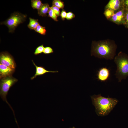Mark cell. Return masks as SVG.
I'll return each mask as SVG.
<instances>
[{
    "label": "cell",
    "instance_id": "obj_25",
    "mask_svg": "<svg viewBox=\"0 0 128 128\" xmlns=\"http://www.w3.org/2000/svg\"><path fill=\"white\" fill-rule=\"evenodd\" d=\"M123 5L125 9L128 10V0H124Z\"/></svg>",
    "mask_w": 128,
    "mask_h": 128
},
{
    "label": "cell",
    "instance_id": "obj_10",
    "mask_svg": "<svg viewBox=\"0 0 128 128\" xmlns=\"http://www.w3.org/2000/svg\"><path fill=\"white\" fill-rule=\"evenodd\" d=\"M32 62L36 68V71L35 74L32 77H31V80L33 79L38 76L42 75L47 73H56L58 72V71H50L46 69L45 68L42 66H38L34 62L33 60Z\"/></svg>",
    "mask_w": 128,
    "mask_h": 128
},
{
    "label": "cell",
    "instance_id": "obj_7",
    "mask_svg": "<svg viewBox=\"0 0 128 128\" xmlns=\"http://www.w3.org/2000/svg\"><path fill=\"white\" fill-rule=\"evenodd\" d=\"M125 9L123 8L114 13L112 17L108 20L117 24L124 23Z\"/></svg>",
    "mask_w": 128,
    "mask_h": 128
},
{
    "label": "cell",
    "instance_id": "obj_11",
    "mask_svg": "<svg viewBox=\"0 0 128 128\" xmlns=\"http://www.w3.org/2000/svg\"><path fill=\"white\" fill-rule=\"evenodd\" d=\"M15 69L0 64V78L12 76Z\"/></svg>",
    "mask_w": 128,
    "mask_h": 128
},
{
    "label": "cell",
    "instance_id": "obj_2",
    "mask_svg": "<svg viewBox=\"0 0 128 128\" xmlns=\"http://www.w3.org/2000/svg\"><path fill=\"white\" fill-rule=\"evenodd\" d=\"M91 97L96 114L100 116L108 115L119 102L116 98L104 97L101 94L94 95Z\"/></svg>",
    "mask_w": 128,
    "mask_h": 128
},
{
    "label": "cell",
    "instance_id": "obj_16",
    "mask_svg": "<svg viewBox=\"0 0 128 128\" xmlns=\"http://www.w3.org/2000/svg\"><path fill=\"white\" fill-rule=\"evenodd\" d=\"M52 5L59 9H62L64 8V5L63 2L60 0H54L52 2Z\"/></svg>",
    "mask_w": 128,
    "mask_h": 128
},
{
    "label": "cell",
    "instance_id": "obj_13",
    "mask_svg": "<svg viewBox=\"0 0 128 128\" xmlns=\"http://www.w3.org/2000/svg\"><path fill=\"white\" fill-rule=\"evenodd\" d=\"M29 21L27 25L28 28L31 30H34L39 25V23L38 19L29 18Z\"/></svg>",
    "mask_w": 128,
    "mask_h": 128
},
{
    "label": "cell",
    "instance_id": "obj_15",
    "mask_svg": "<svg viewBox=\"0 0 128 128\" xmlns=\"http://www.w3.org/2000/svg\"><path fill=\"white\" fill-rule=\"evenodd\" d=\"M34 30L35 32L42 35H45L46 33V30L45 27L40 24L37 26Z\"/></svg>",
    "mask_w": 128,
    "mask_h": 128
},
{
    "label": "cell",
    "instance_id": "obj_19",
    "mask_svg": "<svg viewBox=\"0 0 128 128\" xmlns=\"http://www.w3.org/2000/svg\"><path fill=\"white\" fill-rule=\"evenodd\" d=\"M44 47L43 45H40L37 48L34 52L35 55H37L43 52Z\"/></svg>",
    "mask_w": 128,
    "mask_h": 128
},
{
    "label": "cell",
    "instance_id": "obj_24",
    "mask_svg": "<svg viewBox=\"0 0 128 128\" xmlns=\"http://www.w3.org/2000/svg\"><path fill=\"white\" fill-rule=\"evenodd\" d=\"M67 13L66 11L64 9H63L61 11L60 13V15L61 19L63 20H64L66 18Z\"/></svg>",
    "mask_w": 128,
    "mask_h": 128
},
{
    "label": "cell",
    "instance_id": "obj_12",
    "mask_svg": "<svg viewBox=\"0 0 128 128\" xmlns=\"http://www.w3.org/2000/svg\"><path fill=\"white\" fill-rule=\"evenodd\" d=\"M50 7L48 3H45L41 8L38 10V14L39 16L42 17H46L47 16Z\"/></svg>",
    "mask_w": 128,
    "mask_h": 128
},
{
    "label": "cell",
    "instance_id": "obj_9",
    "mask_svg": "<svg viewBox=\"0 0 128 128\" xmlns=\"http://www.w3.org/2000/svg\"><path fill=\"white\" fill-rule=\"evenodd\" d=\"M97 79L101 82H105L109 78L110 76L109 70L106 67L101 68L98 72Z\"/></svg>",
    "mask_w": 128,
    "mask_h": 128
},
{
    "label": "cell",
    "instance_id": "obj_14",
    "mask_svg": "<svg viewBox=\"0 0 128 128\" xmlns=\"http://www.w3.org/2000/svg\"><path fill=\"white\" fill-rule=\"evenodd\" d=\"M31 6L33 9L38 10L41 8L43 4L40 0H31Z\"/></svg>",
    "mask_w": 128,
    "mask_h": 128
},
{
    "label": "cell",
    "instance_id": "obj_23",
    "mask_svg": "<svg viewBox=\"0 0 128 128\" xmlns=\"http://www.w3.org/2000/svg\"><path fill=\"white\" fill-rule=\"evenodd\" d=\"M124 25L128 28V10L125 9L124 23Z\"/></svg>",
    "mask_w": 128,
    "mask_h": 128
},
{
    "label": "cell",
    "instance_id": "obj_18",
    "mask_svg": "<svg viewBox=\"0 0 128 128\" xmlns=\"http://www.w3.org/2000/svg\"><path fill=\"white\" fill-rule=\"evenodd\" d=\"M48 13V17L51 18L55 21H58L57 18L58 16L51 7H50Z\"/></svg>",
    "mask_w": 128,
    "mask_h": 128
},
{
    "label": "cell",
    "instance_id": "obj_3",
    "mask_svg": "<svg viewBox=\"0 0 128 128\" xmlns=\"http://www.w3.org/2000/svg\"><path fill=\"white\" fill-rule=\"evenodd\" d=\"M114 62L117 67L115 75L120 82L128 76V55L120 51L115 57Z\"/></svg>",
    "mask_w": 128,
    "mask_h": 128
},
{
    "label": "cell",
    "instance_id": "obj_8",
    "mask_svg": "<svg viewBox=\"0 0 128 128\" xmlns=\"http://www.w3.org/2000/svg\"><path fill=\"white\" fill-rule=\"evenodd\" d=\"M123 2V0H110L105 6V9H110L115 13L124 7Z\"/></svg>",
    "mask_w": 128,
    "mask_h": 128
},
{
    "label": "cell",
    "instance_id": "obj_21",
    "mask_svg": "<svg viewBox=\"0 0 128 128\" xmlns=\"http://www.w3.org/2000/svg\"><path fill=\"white\" fill-rule=\"evenodd\" d=\"M50 7L58 17L60 16V12L59 8L53 5Z\"/></svg>",
    "mask_w": 128,
    "mask_h": 128
},
{
    "label": "cell",
    "instance_id": "obj_26",
    "mask_svg": "<svg viewBox=\"0 0 128 128\" xmlns=\"http://www.w3.org/2000/svg\"><path fill=\"white\" fill-rule=\"evenodd\" d=\"M75 128L74 127H73L72 128Z\"/></svg>",
    "mask_w": 128,
    "mask_h": 128
},
{
    "label": "cell",
    "instance_id": "obj_5",
    "mask_svg": "<svg viewBox=\"0 0 128 128\" xmlns=\"http://www.w3.org/2000/svg\"><path fill=\"white\" fill-rule=\"evenodd\" d=\"M27 15L18 12H14L5 21L1 22V24H4L9 28V32L12 33L20 24L26 20Z\"/></svg>",
    "mask_w": 128,
    "mask_h": 128
},
{
    "label": "cell",
    "instance_id": "obj_1",
    "mask_svg": "<svg viewBox=\"0 0 128 128\" xmlns=\"http://www.w3.org/2000/svg\"><path fill=\"white\" fill-rule=\"evenodd\" d=\"M117 48L116 44L113 40L107 39L98 41H92L91 55L100 59L112 60L115 57Z\"/></svg>",
    "mask_w": 128,
    "mask_h": 128
},
{
    "label": "cell",
    "instance_id": "obj_22",
    "mask_svg": "<svg viewBox=\"0 0 128 128\" xmlns=\"http://www.w3.org/2000/svg\"><path fill=\"white\" fill-rule=\"evenodd\" d=\"M75 15L72 12H69L67 13L66 18L67 20H71L74 18Z\"/></svg>",
    "mask_w": 128,
    "mask_h": 128
},
{
    "label": "cell",
    "instance_id": "obj_4",
    "mask_svg": "<svg viewBox=\"0 0 128 128\" xmlns=\"http://www.w3.org/2000/svg\"><path fill=\"white\" fill-rule=\"evenodd\" d=\"M18 81V80L12 76L0 79V95L2 100L9 105L12 110L14 116L15 117L14 112L10 105L8 101L7 96L10 88Z\"/></svg>",
    "mask_w": 128,
    "mask_h": 128
},
{
    "label": "cell",
    "instance_id": "obj_17",
    "mask_svg": "<svg viewBox=\"0 0 128 128\" xmlns=\"http://www.w3.org/2000/svg\"><path fill=\"white\" fill-rule=\"evenodd\" d=\"M114 13L113 11L107 9H105L104 14L106 19L109 20L112 17Z\"/></svg>",
    "mask_w": 128,
    "mask_h": 128
},
{
    "label": "cell",
    "instance_id": "obj_6",
    "mask_svg": "<svg viewBox=\"0 0 128 128\" xmlns=\"http://www.w3.org/2000/svg\"><path fill=\"white\" fill-rule=\"evenodd\" d=\"M0 64L15 69L16 67L13 57L7 52H2L0 53Z\"/></svg>",
    "mask_w": 128,
    "mask_h": 128
},
{
    "label": "cell",
    "instance_id": "obj_20",
    "mask_svg": "<svg viewBox=\"0 0 128 128\" xmlns=\"http://www.w3.org/2000/svg\"><path fill=\"white\" fill-rule=\"evenodd\" d=\"M53 52V49L50 47L48 46L44 47L43 53L45 54H48Z\"/></svg>",
    "mask_w": 128,
    "mask_h": 128
}]
</instances>
